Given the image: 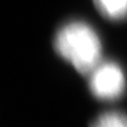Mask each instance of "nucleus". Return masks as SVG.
Listing matches in <instances>:
<instances>
[{"instance_id":"1","label":"nucleus","mask_w":127,"mask_h":127,"mask_svg":"<svg viewBox=\"0 0 127 127\" xmlns=\"http://www.w3.org/2000/svg\"><path fill=\"white\" fill-rule=\"evenodd\" d=\"M53 46L60 58L84 75H88L102 61L101 40L94 28L85 21L74 20L61 26Z\"/></svg>"},{"instance_id":"2","label":"nucleus","mask_w":127,"mask_h":127,"mask_svg":"<svg viewBox=\"0 0 127 127\" xmlns=\"http://www.w3.org/2000/svg\"><path fill=\"white\" fill-rule=\"evenodd\" d=\"M88 75L90 91L98 100L115 101L125 93L126 75L115 61H101Z\"/></svg>"},{"instance_id":"3","label":"nucleus","mask_w":127,"mask_h":127,"mask_svg":"<svg viewBox=\"0 0 127 127\" xmlns=\"http://www.w3.org/2000/svg\"><path fill=\"white\" fill-rule=\"evenodd\" d=\"M99 13L108 20H124L127 18V0H93Z\"/></svg>"},{"instance_id":"4","label":"nucleus","mask_w":127,"mask_h":127,"mask_svg":"<svg viewBox=\"0 0 127 127\" xmlns=\"http://www.w3.org/2000/svg\"><path fill=\"white\" fill-rule=\"evenodd\" d=\"M90 127H127V114L123 112H105L91 124Z\"/></svg>"}]
</instances>
